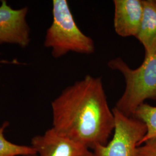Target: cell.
<instances>
[{"instance_id": "8fae6325", "label": "cell", "mask_w": 156, "mask_h": 156, "mask_svg": "<svg viewBox=\"0 0 156 156\" xmlns=\"http://www.w3.org/2000/svg\"><path fill=\"white\" fill-rule=\"evenodd\" d=\"M136 156H156V138L148 140L140 146L137 149Z\"/></svg>"}, {"instance_id": "7c38bea8", "label": "cell", "mask_w": 156, "mask_h": 156, "mask_svg": "<svg viewBox=\"0 0 156 156\" xmlns=\"http://www.w3.org/2000/svg\"><path fill=\"white\" fill-rule=\"evenodd\" d=\"M37 156V155H35V156Z\"/></svg>"}, {"instance_id": "30bf717a", "label": "cell", "mask_w": 156, "mask_h": 156, "mask_svg": "<svg viewBox=\"0 0 156 156\" xmlns=\"http://www.w3.org/2000/svg\"><path fill=\"white\" fill-rule=\"evenodd\" d=\"M133 117L145 123L147 128L146 134L140 146L148 140L156 138V106L144 103L136 109Z\"/></svg>"}, {"instance_id": "ba28073f", "label": "cell", "mask_w": 156, "mask_h": 156, "mask_svg": "<svg viewBox=\"0 0 156 156\" xmlns=\"http://www.w3.org/2000/svg\"><path fill=\"white\" fill-rule=\"evenodd\" d=\"M144 12L136 38L145 49L144 58L156 52V0H142Z\"/></svg>"}, {"instance_id": "5b68a950", "label": "cell", "mask_w": 156, "mask_h": 156, "mask_svg": "<svg viewBox=\"0 0 156 156\" xmlns=\"http://www.w3.org/2000/svg\"><path fill=\"white\" fill-rule=\"evenodd\" d=\"M0 5V45L13 44L25 48L30 42V28L26 16L28 7L15 9L5 0Z\"/></svg>"}, {"instance_id": "277c9868", "label": "cell", "mask_w": 156, "mask_h": 156, "mask_svg": "<svg viewBox=\"0 0 156 156\" xmlns=\"http://www.w3.org/2000/svg\"><path fill=\"white\" fill-rule=\"evenodd\" d=\"M115 128L112 140L93 150V156H136L140 143L146 134L145 123L128 117L113 108Z\"/></svg>"}, {"instance_id": "52a82bcc", "label": "cell", "mask_w": 156, "mask_h": 156, "mask_svg": "<svg viewBox=\"0 0 156 156\" xmlns=\"http://www.w3.org/2000/svg\"><path fill=\"white\" fill-rule=\"evenodd\" d=\"M113 26L118 35L136 37L143 16L142 0H114Z\"/></svg>"}, {"instance_id": "6da1fadb", "label": "cell", "mask_w": 156, "mask_h": 156, "mask_svg": "<svg viewBox=\"0 0 156 156\" xmlns=\"http://www.w3.org/2000/svg\"><path fill=\"white\" fill-rule=\"evenodd\" d=\"M52 128L93 151L109 142L115 116L102 79L90 75L67 87L51 104Z\"/></svg>"}, {"instance_id": "7a4b0ae2", "label": "cell", "mask_w": 156, "mask_h": 156, "mask_svg": "<svg viewBox=\"0 0 156 156\" xmlns=\"http://www.w3.org/2000/svg\"><path fill=\"white\" fill-rule=\"evenodd\" d=\"M109 68L123 75L126 87L115 107L128 117L147 100L156 101V52L144 58L140 67L132 69L120 57L108 62Z\"/></svg>"}, {"instance_id": "3957f363", "label": "cell", "mask_w": 156, "mask_h": 156, "mask_svg": "<svg viewBox=\"0 0 156 156\" xmlns=\"http://www.w3.org/2000/svg\"><path fill=\"white\" fill-rule=\"evenodd\" d=\"M53 22L46 30L44 46L51 49V55L58 58L69 52L91 55L95 51L93 39L78 27L66 0H53Z\"/></svg>"}, {"instance_id": "9c48e42d", "label": "cell", "mask_w": 156, "mask_h": 156, "mask_svg": "<svg viewBox=\"0 0 156 156\" xmlns=\"http://www.w3.org/2000/svg\"><path fill=\"white\" fill-rule=\"evenodd\" d=\"M9 125L5 122L0 126V156H33L37 155L31 146L17 145L6 139L5 130Z\"/></svg>"}, {"instance_id": "8992f818", "label": "cell", "mask_w": 156, "mask_h": 156, "mask_svg": "<svg viewBox=\"0 0 156 156\" xmlns=\"http://www.w3.org/2000/svg\"><path fill=\"white\" fill-rule=\"evenodd\" d=\"M31 144L37 156H93L91 150L58 133L52 127L42 135L34 136Z\"/></svg>"}]
</instances>
